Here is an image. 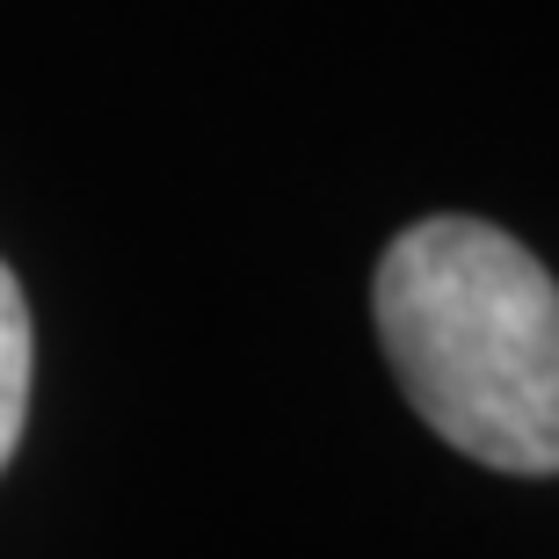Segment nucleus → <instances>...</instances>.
Returning a JSON list of instances; mask_svg holds the SVG:
<instances>
[{"label":"nucleus","mask_w":559,"mask_h":559,"mask_svg":"<svg viewBox=\"0 0 559 559\" xmlns=\"http://www.w3.org/2000/svg\"><path fill=\"white\" fill-rule=\"evenodd\" d=\"M400 393L495 473H559V284L487 218H421L371 284Z\"/></svg>","instance_id":"1"},{"label":"nucleus","mask_w":559,"mask_h":559,"mask_svg":"<svg viewBox=\"0 0 559 559\" xmlns=\"http://www.w3.org/2000/svg\"><path fill=\"white\" fill-rule=\"evenodd\" d=\"M29 371H37V342H29V298L15 270L0 262V465L15 457L22 421H29Z\"/></svg>","instance_id":"2"}]
</instances>
